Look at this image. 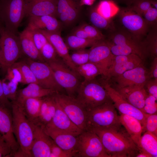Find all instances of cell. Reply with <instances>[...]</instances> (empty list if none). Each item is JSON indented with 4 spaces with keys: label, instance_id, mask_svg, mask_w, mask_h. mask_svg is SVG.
Returning <instances> with one entry per match:
<instances>
[{
    "label": "cell",
    "instance_id": "24",
    "mask_svg": "<svg viewBox=\"0 0 157 157\" xmlns=\"http://www.w3.org/2000/svg\"><path fill=\"white\" fill-rule=\"evenodd\" d=\"M28 17V26L48 32L60 33V23L54 16L46 15Z\"/></svg>",
    "mask_w": 157,
    "mask_h": 157
},
{
    "label": "cell",
    "instance_id": "23",
    "mask_svg": "<svg viewBox=\"0 0 157 157\" xmlns=\"http://www.w3.org/2000/svg\"><path fill=\"white\" fill-rule=\"evenodd\" d=\"M46 126L76 136L83 131L72 122L57 102L54 115L51 122Z\"/></svg>",
    "mask_w": 157,
    "mask_h": 157
},
{
    "label": "cell",
    "instance_id": "7",
    "mask_svg": "<svg viewBox=\"0 0 157 157\" xmlns=\"http://www.w3.org/2000/svg\"><path fill=\"white\" fill-rule=\"evenodd\" d=\"M54 95L57 102L72 122L86 131L87 111L76 97L57 92Z\"/></svg>",
    "mask_w": 157,
    "mask_h": 157
},
{
    "label": "cell",
    "instance_id": "51",
    "mask_svg": "<svg viewBox=\"0 0 157 157\" xmlns=\"http://www.w3.org/2000/svg\"><path fill=\"white\" fill-rule=\"evenodd\" d=\"M149 73L150 78L157 79V57L154 58Z\"/></svg>",
    "mask_w": 157,
    "mask_h": 157
},
{
    "label": "cell",
    "instance_id": "12",
    "mask_svg": "<svg viewBox=\"0 0 157 157\" xmlns=\"http://www.w3.org/2000/svg\"><path fill=\"white\" fill-rule=\"evenodd\" d=\"M114 56L111 51L109 42L105 39L98 41L91 47L89 62L96 65L101 75L106 78Z\"/></svg>",
    "mask_w": 157,
    "mask_h": 157
},
{
    "label": "cell",
    "instance_id": "22",
    "mask_svg": "<svg viewBox=\"0 0 157 157\" xmlns=\"http://www.w3.org/2000/svg\"><path fill=\"white\" fill-rule=\"evenodd\" d=\"M40 30L45 35L48 41L53 46L58 56L62 59L64 63L71 69L77 74L76 72L77 66L72 62L68 48L62 38L60 33Z\"/></svg>",
    "mask_w": 157,
    "mask_h": 157
},
{
    "label": "cell",
    "instance_id": "29",
    "mask_svg": "<svg viewBox=\"0 0 157 157\" xmlns=\"http://www.w3.org/2000/svg\"><path fill=\"white\" fill-rule=\"evenodd\" d=\"M42 101V98H28L20 104L17 103L21 106L27 119L32 123L37 125Z\"/></svg>",
    "mask_w": 157,
    "mask_h": 157
},
{
    "label": "cell",
    "instance_id": "55",
    "mask_svg": "<svg viewBox=\"0 0 157 157\" xmlns=\"http://www.w3.org/2000/svg\"><path fill=\"white\" fill-rule=\"evenodd\" d=\"M4 26L3 25L0 19V36L2 29Z\"/></svg>",
    "mask_w": 157,
    "mask_h": 157
},
{
    "label": "cell",
    "instance_id": "39",
    "mask_svg": "<svg viewBox=\"0 0 157 157\" xmlns=\"http://www.w3.org/2000/svg\"><path fill=\"white\" fill-rule=\"evenodd\" d=\"M40 53L45 62L53 61L59 59L58 56H59L55 49L48 41L42 47Z\"/></svg>",
    "mask_w": 157,
    "mask_h": 157
},
{
    "label": "cell",
    "instance_id": "45",
    "mask_svg": "<svg viewBox=\"0 0 157 157\" xmlns=\"http://www.w3.org/2000/svg\"><path fill=\"white\" fill-rule=\"evenodd\" d=\"M142 17L151 27L157 26V9L152 6L144 13Z\"/></svg>",
    "mask_w": 157,
    "mask_h": 157
},
{
    "label": "cell",
    "instance_id": "18",
    "mask_svg": "<svg viewBox=\"0 0 157 157\" xmlns=\"http://www.w3.org/2000/svg\"><path fill=\"white\" fill-rule=\"evenodd\" d=\"M45 132L56 144L63 150L72 154L76 157L78 136L62 131L51 127L42 126Z\"/></svg>",
    "mask_w": 157,
    "mask_h": 157
},
{
    "label": "cell",
    "instance_id": "48",
    "mask_svg": "<svg viewBox=\"0 0 157 157\" xmlns=\"http://www.w3.org/2000/svg\"><path fill=\"white\" fill-rule=\"evenodd\" d=\"M11 156H13L11 147L0 134V157Z\"/></svg>",
    "mask_w": 157,
    "mask_h": 157
},
{
    "label": "cell",
    "instance_id": "26",
    "mask_svg": "<svg viewBox=\"0 0 157 157\" xmlns=\"http://www.w3.org/2000/svg\"><path fill=\"white\" fill-rule=\"evenodd\" d=\"M56 92V91L53 90L44 88L38 83H31L17 91L15 102L20 104L27 98H42Z\"/></svg>",
    "mask_w": 157,
    "mask_h": 157
},
{
    "label": "cell",
    "instance_id": "34",
    "mask_svg": "<svg viewBox=\"0 0 157 157\" xmlns=\"http://www.w3.org/2000/svg\"><path fill=\"white\" fill-rule=\"evenodd\" d=\"M95 9L101 15L108 19L116 16L119 10L113 2L108 0L101 1Z\"/></svg>",
    "mask_w": 157,
    "mask_h": 157
},
{
    "label": "cell",
    "instance_id": "37",
    "mask_svg": "<svg viewBox=\"0 0 157 157\" xmlns=\"http://www.w3.org/2000/svg\"><path fill=\"white\" fill-rule=\"evenodd\" d=\"M78 13V6L75 1L65 12L61 13L58 17L64 24L69 25L76 20Z\"/></svg>",
    "mask_w": 157,
    "mask_h": 157
},
{
    "label": "cell",
    "instance_id": "49",
    "mask_svg": "<svg viewBox=\"0 0 157 157\" xmlns=\"http://www.w3.org/2000/svg\"><path fill=\"white\" fill-rule=\"evenodd\" d=\"M145 86L147 88L148 93L157 99V79H149Z\"/></svg>",
    "mask_w": 157,
    "mask_h": 157
},
{
    "label": "cell",
    "instance_id": "52",
    "mask_svg": "<svg viewBox=\"0 0 157 157\" xmlns=\"http://www.w3.org/2000/svg\"><path fill=\"white\" fill-rule=\"evenodd\" d=\"M72 35L81 38L91 39L81 26L75 29L73 32Z\"/></svg>",
    "mask_w": 157,
    "mask_h": 157
},
{
    "label": "cell",
    "instance_id": "9",
    "mask_svg": "<svg viewBox=\"0 0 157 157\" xmlns=\"http://www.w3.org/2000/svg\"><path fill=\"white\" fill-rule=\"evenodd\" d=\"M76 157H110L99 136L94 133L83 131L77 136Z\"/></svg>",
    "mask_w": 157,
    "mask_h": 157
},
{
    "label": "cell",
    "instance_id": "17",
    "mask_svg": "<svg viewBox=\"0 0 157 157\" xmlns=\"http://www.w3.org/2000/svg\"><path fill=\"white\" fill-rule=\"evenodd\" d=\"M34 137L30 154L32 157H50L53 140L45 132L43 127L34 124Z\"/></svg>",
    "mask_w": 157,
    "mask_h": 157
},
{
    "label": "cell",
    "instance_id": "8",
    "mask_svg": "<svg viewBox=\"0 0 157 157\" xmlns=\"http://www.w3.org/2000/svg\"><path fill=\"white\" fill-rule=\"evenodd\" d=\"M120 26L139 39L143 40L151 27L143 17L131 9H122L116 15Z\"/></svg>",
    "mask_w": 157,
    "mask_h": 157
},
{
    "label": "cell",
    "instance_id": "1",
    "mask_svg": "<svg viewBox=\"0 0 157 157\" xmlns=\"http://www.w3.org/2000/svg\"><path fill=\"white\" fill-rule=\"evenodd\" d=\"M90 131L99 136L110 157H136L139 153L140 149L122 124Z\"/></svg>",
    "mask_w": 157,
    "mask_h": 157
},
{
    "label": "cell",
    "instance_id": "21",
    "mask_svg": "<svg viewBox=\"0 0 157 157\" xmlns=\"http://www.w3.org/2000/svg\"><path fill=\"white\" fill-rule=\"evenodd\" d=\"M142 85L114 88L126 101L141 111L148 94Z\"/></svg>",
    "mask_w": 157,
    "mask_h": 157
},
{
    "label": "cell",
    "instance_id": "25",
    "mask_svg": "<svg viewBox=\"0 0 157 157\" xmlns=\"http://www.w3.org/2000/svg\"><path fill=\"white\" fill-rule=\"evenodd\" d=\"M19 36L23 54L32 60L45 62L36 47L27 27Z\"/></svg>",
    "mask_w": 157,
    "mask_h": 157
},
{
    "label": "cell",
    "instance_id": "27",
    "mask_svg": "<svg viewBox=\"0 0 157 157\" xmlns=\"http://www.w3.org/2000/svg\"><path fill=\"white\" fill-rule=\"evenodd\" d=\"M55 93L42 98L37 125L44 126L51 121L56 107V102L54 95Z\"/></svg>",
    "mask_w": 157,
    "mask_h": 157
},
{
    "label": "cell",
    "instance_id": "19",
    "mask_svg": "<svg viewBox=\"0 0 157 157\" xmlns=\"http://www.w3.org/2000/svg\"><path fill=\"white\" fill-rule=\"evenodd\" d=\"M25 17L50 15L57 17L56 0H26Z\"/></svg>",
    "mask_w": 157,
    "mask_h": 157
},
{
    "label": "cell",
    "instance_id": "28",
    "mask_svg": "<svg viewBox=\"0 0 157 157\" xmlns=\"http://www.w3.org/2000/svg\"><path fill=\"white\" fill-rule=\"evenodd\" d=\"M119 119L135 143L140 149V140L142 128L140 122L133 117L123 114L119 116Z\"/></svg>",
    "mask_w": 157,
    "mask_h": 157
},
{
    "label": "cell",
    "instance_id": "43",
    "mask_svg": "<svg viewBox=\"0 0 157 157\" xmlns=\"http://www.w3.org/2000/svg\"><path fill=\"white\" fill-rule=\"evenodd\" d=\"M157 100L154 97L148 94L145 99L144 105L142 111L148 114L157 113Z\"/></svg>",
    "mask_w": 157,
    "mask_h": 157
},
{
    "label": "cell",
    "instance_id": "30",
    "mask_svg": "<svg viewBox=\"0 0 157 157\" xmlns=\"http://www.w3.org/2000/svg\"><path fill=\"white\" fill-rule=\"evenodd\" d=\"M140 148L149 153L152 157H157V136L146 131L141 136Z\"/></svg>",
    "mask_w": 157,
    "mask_h": 157
},
{
    "label": "cell",
    "instance_id": "20",
    "mask_svg": "<svg viewBox=\"0 0 157 157\" xmlns=\"http://www.w3.org/2000/svg\"><path fill=\"white\" fill-rule=\"evenodd\" d=\"M11 110L0 104V134L10 144L13 156L19 149V146L13 131Z\"/></svg>",
    "mask_w": 157,
    "mask_h": 157
},
{
    "label": "cell",
    "instance_id": "15",
    "mask_svg": "<svg viewBox=\"0 0 157 157\" xmlns=\"http://www.w3.org/2000/svg\"><path fill=\"white\" fill-rule=\"evenodd\" d=\"M111 78L116 84L115 88L134 85L144 86L150 78L149 72L143 64Z\"/></svg>",
    "mask_w": 157,
    "mask_h": 157
},
{
    "label": "cell",
    "instance_id": "3",
    "mask_svg": "<svg viewBox=\"0 0 157 157\" xmlns=\"http://www.w3.org/2000/svg\"><path fill=\"white\" fill-rule=\"evenodd\" d=\"M121 124L119 116L111 99L87 110L86 131L107 128Z\"/></svg>",
    "mask_w": 157,
    "mask_h": 157
},
{
    "label": "cell",
    "instance_id": "16",
    "mask_svg": "<svg viewBox=\"0 0 157 157\" xmlns=\"http://www.w3.org/2000/svg\"><path fill=\"white\" fill-rule=\"evenodd\" d=\"M142 60L138 56L134 54L115 56L106 78L109 79L117 76L142 65Z\"/></svg>",
    "mask_w": 157,
    "mask_h": 157
},
{
    "label": "cell",
    "instance_id": "35",
    "mask_svg": "<svg viewBox=\"0 0 157 157\" xmlns=\"http://www.w3.org/2000/svg\"><path fill=\"white\" fill-rule=\"evenodd\" d=\"M97 41L81 38L71 35L67 38L65 43L68 49L76 50L91 47Z\"/></svg>",
    "mask_w": 157,
    "mask_h": 157
},
{
    "label": "cell",
    "instance_id": "44",
    "mask_svg": "<svg viewBox=\"0 0 157 157\" xmlns=\"http://www.w3.org/2000/svg\"><path fill=\"white\" fill-rule=\"evenodd\" d=\"M81 26L90 39L97 41L105 39V35L93 26L84 24Z\"/></svg>",
    "mask_w": 157,
    "mask_h": 157
},
{
    "label": "cell",
    "instance_id": "47",
    "mask_svg": "<svg viewBox=\"0 0 157 157\" xmlns=\"http://www.w3.org/2000/svg\"><path fill=\"white\" fill-rule=\"evenodd\" d=\"M73 154L65 151L57 145L53 140L51 147L50 157H72Z\"/></svg>",
    "mask_w": 157,
    "mask_h": 157
},
{
    "label": "cell",
    "instance_id": "33",
    "mask_svg": "<svg viewBox=\"0 0 157 157\" xmlns=\"http://www.w3.org/2000/svg\"><path fill=\"white\" fill-rule=\"evenodd\" d=\"M77 74L83 76L84 80L88 81L95 79L99 75H101L98 68L94 63L88 62L76 67Z\"/></svg>",
    "mask_w": 157,
    "mask_h": 157
},
{
    "label": "cell",
    "instance_id": "31",
    "mask_svg": "<svg viewBox=\"0 0 157 157\" xmlns=\"http://www.w3.org/2000/svg\"><path fill=\"white\" fill-rule=\"evenodd\" d=\"M90 19L93 26L98 29L108 30L109 32L115 28V24L111 19L105 18L99 13L96 9L90 12Z\"/></svg>",
    "mask_w": 157,
    "mask_h": 157
},
{
    "label": "cell",
    "instance_id": "2",
    "mask_svg": "<svg viewBox=\"0 0 157 157\" xmlns=\"http://www.w3.org/2000/svg\"><path fill=\"white\" fill-rule=\"evenodd\" d=\"M12 103L13 131L19 146L18 150L13 156L31 157L34 124L27 119L19 104L15 102Z\"/></svg>",
    "mask_w": 157,
    "mask_h": 157
},
{
    "label": "cell",
    "instance_id": "53",
    "mask_svg": "<svg viewBox=\"0 0 157 157\" xmlns=\"http://www.w3.org/2000/svg\"><path fill=\"white\" fill-rule=\"evenodd\" d=\"M136 157H152L149 153L142 149H140Z\"/></svg>",
    "mask_w": 157,
    "mask_h": 157
},
{
    "label": "cell",
    "instance_id": "41",
    "mask_svg": "<svg viewBox=\"0 0 157 157\" xmlns=\"http://www.w3.org/2000/svg\"><path fill=\"white\" fill-rule=\"evenodd\" d=\"M133 5L128 8L142 16L144 13L152 6L150 0H133Z\"/></svg>",
    "mask_w": 157,
    "mask_h": 157
},
{
    "label": "cell",
    "instance_id": "11",
    "mask_svg": "<svg viewBox=\"0 0 157 157\" xmlns=\"http://www.w3.org/2000/svg\"><path fill=\"white\" fill-rule=\"evenodd\" d=\"M107 40L111 44L119 45L127 49L137 52L142 58L148 56L143 40H141L123 28L115 25L109 32Z\"/></svg>",
    "mask_w": 157,
    "mask_h": 157
},
{
    "label": "cell",
    "instance_id": "42",
    "mask_svg": "<svg viewBox=\"0 0 157 157\" xmlns=\"http://www.w3.org/2000/svg\"><path fill=\"white\" fill-rule=\"evenodd\" d=\"M144 131H148L157 136V113L148 115L142 129V132Z\"/></svg>",
    "mask_w": 157,
    "mask_h": 157
},
{
    "label": "cell",
    "instance_id": "10",
    "mask_svg": "<svg viewBox=\"0 0 157 157\" xmlns=\"http://www.w3.org/2000/svg\"><path fill=\"white\" fill-rule=\"evenodd\" d=\"M47 63L51 67L58 84L65 90L68 95L74 97L80 84L78 75L59 59Z\"/></svg>",
    "mask_w": 157,
    "mask_h": 157
},
{
    "label": "cell",
    "instance_id": "56",
    "mask_svg": "<svg viewBox=\"0 0 157 157\" xmlns=\"http://www.w3.org/2000/svg\"><path fill=\"white\" fill-rule=\"evenodd\" d=\"M2 61V57H1V54L0 50V68H1V65Z\"/></svg>",
    "mask_w": 157,
    "mask_h": 157
},
{
    "label": "cell",
    "instance_id": "5",
    "mask_svg": "<svg viewBox=\"0 0 157 157\" xmlns=\"http://www.w3.org/2000/svg\"><path fill=\"white\" fill-rule=\"evenodd\" d=\"M0 50L2 57L1 68L6 72L23 54L19 35L4 26L0 36Z\"/></svg>",
    "mask_w": 157,
    "mask_h": 157
},
{
    "label": "cell",
    "instance_id": "54",
    "mask_svg": "<svg viewBox=\"0 0 157 157\" xmlns=\"http://www.w3.org/2000/svg\"><path fill=\"white\" fill-rule=\"evenodd\" d=\"M95 0H81L80 5L81 6L83 5L90 6L93 4Z\"/></svg>",
    "mask_w": 157,
    "mask_h": 157
},
{
    "label": "cell",
    "instance_id": "40",
    "mask_svg": "<svg viewBox=\"0 0 157 157\" xmlns=\"http://www.w3.org/2000/svg\"><path fill=\"white\" fill-rule=\"evenodd\" d=\"M27 27L36 47L40 52L42 47L48 42L47 38L39 30L28 26Z\"/></svg>",
    "mask_w": 157,
    "mask_h": 157
},
{
    "label": "cell",
    "instance_id": "46",
    "mask_svg": "<svg viewBox=\"0 0 157 157\" xmlns=\"http://www.w3.org/2000/svg\"><path fill=\"white\" fill-rule=\"evenodd\" d=\"M6 79L19 83H22L23 78L19 70L16 67L12 66L7 70Z\"/></svg>",
    "mask_w": 157,
    "mask_h": 157
},
{
    "label": "cell",
    "instance_id": "4",
    "mask_svg": "<svg viewBox=\"0 0 157 157\" xmlns=\"http://www.w3.org/2000/svg\"><path fill=\"white\" fill-rule=\"evenodd\" d=\"M76 94V98L87 111L111 99L103 85L94 79L84 80L80 83Z\"/></svg>",
    "mask_w": 157,
    "mask_h": 157
},
{
    "label": "cell",
    "instance_id": "36",
    "mask_svg": "<svg viewBox=\"0 0 157 157\" xmlns=\"http://www.w3.org/2000/svg\"><path fill=\"white\" fill-rule=\"evenodd\" d=\"M12 66L17 68L20 72L23 78L22 84H28L32 83L38 84L32 71L24 60L16 62Z\"/></svg>",
    "mask_w": 157,
    "mask_h": 157
},
{
    "label": "cell",
    "instance_id": "13",
    "mask_svg": "<svg viewBox=\"0 0 157 157\" xmlns=\"http://www.w3.org/2000/svg\"><path fill=\"white\" fill-rule=\"evenodd\" d=\"M23 60L32 71L38 84L56 92L62 91L63 88L56 82L53 71L47 62L34 60L27 57Z\"/></svg>",
    "mask_w": 157,
    "mask_h": 157
},
{
    "label": "cell",
    "instance_id": "38",
    "mask_svg": "<svg viewBox=\"0 0 157 157\" xmlns=\"http://www.w3.org/2000/svg\"><path fill=\"white\" fill-rule=\"evenodd\" d=\"M90 50L85 49L76 50L70 55L71 59L76 66L89 62Z\"/></svg>",
    "mask_w": 157,
    "mask_h": 157
},
{
    "label": "cell",
    "instance_id": "6",
    "mask_svg": "<svg viewBox=\"0 0 157 157\" xmlns=\"http://www.w3.org/2000/svg\"><path fill=\"white\" fill-rule=\"evenodd\" d=\"M25 1L0 0V19L6 28L17 35L25 17Z\"/></svg>",
    "mask_w": 157,
    "mask_h": 157
},
{
    "label": "cell",
    "instance_id": "32",
    "mask_svg": "<svg viewBox=\"0 0 157 157\" xmlns=\"http://www.w3.org/2000/svg\"><path fill=\"white\" fill-rule=\"evenodd\" d=\"M157 26L151 28L143 42L148 55L157 57Z\"/></svg>",
    "mask_w": 157,
    "mask_h": 157
},
{
    "label": "cell",
    "instance_id": "50",
    "mask_svg": "<svg viewBox=\"0 0 157 157\" xmlns=\"http://www.w3.org/2000/svg\"><path fill=\"white\" fill-rule=\"evenodd\" d=\"M0 104L5 107L11 109L12 103L5 96L3 88L2 81L0 79Z\"/></svg>",
    "mask_w": 157,
    "mask_h": 157
},
{
    "label": "cell",
    "instance_id": "14",
    "mask_svg": "<svg viewBox=\"0 0 157 157\" xmlns=\"http://www.w3.org/2000/svg\"><path fill=\"white\" fill-rule=\"evenodd\" d=\"M103 86L108 92L115 108L121 114L133 117L138 120L141 124L143 129L149 114L144 113L126 101L108 83H105Z\"/></svg>",
    "mask_w": 157,
    "mask_h": 157
}]
</instances>
